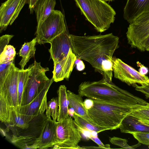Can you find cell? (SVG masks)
Returning <instances> with one entry per match:
<instances>
[{"label":"cell","instance_id":"cell-27","mask_svg":"<svg viewBox=\"0 0 149 149\" xmlns=\"http://www.w3.org/2000/svg\"><path fill=\"white\" fill-rule=\"evenodd\" d=\"M58 99L57 97L53 98L47 102L45 115L48 119H51V116L53 120L56 121L58 115Z\"/></svg>","mask_w":149,"mask_h":149},{"label":"cell","instance_id":"cell-23","mask_svg":"<svg viewBox=\"0 0 149 149\" xmlns=\"http://www.w3.org/2000/svg\"><path fill=\"white\" fill-rule=\"evenodd\" d=\"M31 70L30 67L25 69H20L18 79V106L20 110L22 106L24 93L26 84Z\"/></svg>","mask_w":149,"mask_h":149},{"label":"cell","instance_id":"cell-39","mask_svg":"<svg viewBox=\"0 0 149 149\" xmlns=\"http://www.w3.org/2000/svg\"><path fill=\"white\" fill-rule=\"evenodd\" d=\"M104 1H112L113 0H103Z\"/></svg>","mask_w":149,"mask_h":149},{"label":"cell","instance_id":"cell-40","mask_svg":"<svg viewBox=\"0 0 149 149\" xmlns=\"http://www.w3.org/2000/svg\"><path fill=\"white\" fill-rule=\"evenodd\" d=\"M148 148H149V146H148Z\"/></svg>","mask_w":149,"mask_h":149},{"label":"cell","instance_id":"cell-14","mask_svg":"<svg viewBox=\"0 0 149 149\" xmlns=\"http://www.w3.org/2000/svg\"><path fill=\"white\" fill-rule=\"evenodd\" d=\"M22 0H7L0 7V32L11 25L19 15L22 9Z\"/></svg>","mask_w":149,"mask_h":149},{"label":"cell","instance_id":"cell-2","mask_svg":"<svg viewBox=\"0 0 149 149\" xmlns=\"http://www.w3.org/2000/svg\"><path fill=\"white\" fill-rule=\"evenodd\" d=\"M78 94L82 97L117 104L132 108L139 104L140 98L134 95L103 78L97 81H85L79 86Z\"/></svg>","mask_w":149,"mask_h":149},{"label":"cell","instance_id":"cell-16","mask_svg":"<svg viewBox=\"0 0 149 149\" xmlns=\"http://www.w3.org/2000/svg\"><path fill=\"white\" fill-rule=\"evenodd\" d=\"M149 10V0H127L123 17L129 23L141 14Z\"/></svg>","mask_w":149,"mask_h":149},{"label":"cell","instance_id":"cell-32","mask_svg":"<svg viewBox=\"0 0 149 149\" xmlns=\"http://www.w3.org/2000/svg\"><path fill=\"white\" fill-rule=\"evenodd\" d=\"M13 35L6 34L0 38V54L3 51L6 46L8 45Z\"/></svg>","mask_w":149,"mask_h":149},{"label":"cell","instance_id":"cell-8","mask_svg":"<svg viewBox=\"0 0 149 149\" xmlns=\"http://www.w3.org/2000/svg\"><path fill=\"white\" fill-rule=\"evenodd\" d=\"M67 30L63 13L60 10H54L36 28L37 42L40 45L49 43L55 37Z\"/></svg>","mask_w":149,"mask_h":149},{"label":"cell","instance_id":"cell-31","mask_svg":"<svg viewBox=\"0 0 149 149\" xmlns=\"http://www.w3.org/2000/svg\"><path fill=\"white\" fill-rule=\"evenodd\" d=\"M109 141L112 144L120 147L122 148L134 149V147L130 146L128 144L127 141L125 139L113 136L109 137Z\"/></svg>","mask_w":149,"mask_h":149},{"label":"cell","instance_id":"cell-10","mask_svg":"<svg viewBox=\"0 0 149 149\" xmlns=\"http://www.w3.org/2000/svg\"><path fill=\"white\" fill-rule=\"evenodd\" d=\"M126 34L131 47L139 49L142 42L149 36V10L141 14L130 24Z\"/></svg>","mask_w":149,"mask_h":149},{"label":"cell","instance_id":"cell-20","mask_svg":"<svg viewBox=\"0 0 149 149\" xmlns=\"http://www.w3.org/2000/svg\"><path fill=\"white\" fill-rule=\"evenodd\" d=\"M119 128L121 132H149V126L140 122L136 118L127 114L122 120Z\"/></svg>","mask_w":149,"mask_h":149},{"label":"cell","instance_id":"cell-17","mask_svg":"<svg viewBox=\"0 0 149 149\" xmlns=\"http://www.w3.org/2000/svg\"><path fill=\"white\" fill-rule=\"evenodd\" d=\"M57 122L47 119L41 134L38 140V149H44L52 147L56 139Z\"/></svg>","mask_w":149,"mask_h":149},{"label":"cell","instance_id":"cell-25","mask_svg":"<svg viewBox=\"0 0 149 149\" xmlns=\"http://www.w3.org/2000/svg\"><path fill=\"white\" fill-rule=\"evenodd\" d=\"M136 118L143 124L149 126V103L145 105L139 104L128 114Z\"/></svg>","mask_w":149,"mask_h":149},{"label":"cell","instance_id":"cell-28","mask_svg":"<svg viewBox=\"0 0 149 149\" xmlns=\"http://www.w3.org/2000/svg\"><path fill=\"white\" fill-rule=\"evenodd\" d=\"M16 54L15 49L13 46L7 45L0 54V63H5L14 60Z\"/></svg>","mask_w":149,"mask_h":149},{"label":"cell","instance_id":"cell-19","mask_svg":"<svg viewBox=\"0 0 149 149\" xmlns=\"http://www.w3.org/2000/svg\"><path fill=\"white\" fill-rule=\"evenodd\" d=\"M56 0H39L36 4L35 11L37 23V28L39 27L54 10Z\"/></svg>","mask_w":149,"mask_h":149},{"label":"cell","instance_id":"cell-34","mask_svg":"<svg viewBox=\"0 0 149 149\" xmlns=\"http://www.w3.org/2000/svg\"><path fill=\"white\" fill-rule=\"evenodd\" d=\"M39 0H22L21 3V8L22 9L25 4H28L30 12H33L34 7Z\"/></svg>","mask_w":149,"mask_h":149},{"label":"cell","instance_id":"cell-4","mask_svg":"<svg viewBox=\"0 0 149 149\" xmlns=\"http://www.w3.org/2000/svg\"><path fill=\"white\" fill-rule=\"evenodd\" d=\"M74 0L86 19L98 32H104L114 22L116 12L103 0Z\"/></svg>","mask_w":149,"mask_h":149},{"label":"cell","instance_id":"cell-15","mask_svg":"<svg viewBox=\"0 0 149 149\" xmlns=\"http://www.w3.org/2000/svg\"><path fill=\"white\" fill-rule=\"evenodd\" d=\"M77 58L72 48H70L67 55L64 58L54 63L52 78L54 81L58 82L65 79H69Z\"/></svg>","mask_w":149,"mask_h":149},{"label":"cell","instance_id":"cell-3","mask_svg":"<svg viewBox=\"0 0 149 149\" xmlns=\"http://www.w3.org/2000/svg\"><path fill=\"white\" fill-rule=\"evenodd\" d=\"M91 99V104L87 108L90 117L95 125L107 130L119 128L123 120L133 108Z\"/></svg>","mask_w":149,"mask_h":149},{"label":"cell","instance_id":"cell-26","mask_svg":"<svg viewBox=\"0 0 149 149\" xmlns=\"http://www.w3.org/2000/svg\"><path fill=\"white\" fill-rule=\"evenodd\" d=\"M72 116L75 123L79 128L82 130L90 132H95L97 133L107 130L106 129L90 123L74 111L72 114Z\"/></svg>","mask_w":149,"mask_h":149},{"label":"cell","instance_id":"cell-9","mask_svg":"<svg viewBox=\"0 0 149 149\" xmlns=\"http://www.w3.org/2000/svg\"><path fill=\"white\" fill-rule=\"evenodd\" d=\"M112 69L114 77L129 86L142 85L149 83V78L141 74L134 68L123 62L120 58H112Z\"/></svg>","mask_w":149,"mask_h":149},{"label":"cell","instance_id":"cell-29","mask_svg":"<svg viewBox=\"0 0 149 149\" xmlns=\"http://www.w3.org/2000/svg\"><path fill=\"white\" fill-rule=\"evenodd\" d=\"M129 133L132 134L139 143L149 146V132H130Z\"/></svg>","mask_w":149,"mask_h":149},{"label":"cell","instance_id":"cell-38","mask_svg":"<svg viewBox=\"0 0 149 149\" xmlns=\"http://www.w3.org/2000/svg\"><path fill=\"white\" fill-rule=\"evenodd\" d=\"M137 65L140 67L139 70V72L142 75H145L148 72V68L142 65L139 61L137 62Z\"/></svg>","mask_w":149,"mask_h":149},{"label":"cell","instance_id":"cell-21","mask_svg":"<svg viewBox=\"0 0 149 149\" xmlns=\"http://www.w3.org/2000/svg\"><path fill=\"white\" fill-rule=\"evenodd\" d=\"M58 109L57 120L60 121L70 116L67 96V88L65 85H61L57 91Z\"/></svg>","mask_w":149,"mask_h":149},{"label":"cell","instance_id":"cell-5","mask_svg":"<svg viewBox=\"0 0 149 149\" xmlns=\"http://www.w3.org/2000/svg\"><path fill=\"white\" fill-rule=\"evenodd\" d=\"M19 69L12 63L5 79L0 84V120L5 124L11 122L12 110L19 112L17 92Z\"/></svg>","mask_w":149,"mask_h":149},{"label":"cell","instance_id":"cell-33","mask_svg":"<svg viewBox=\"0 0 149 149\" xmlns=\"http://www.w3.org/2000/svg\"><path fill=\"white\" fill-rule=\"evenodd\" d=\"M135 90L144 94L146 98H149V83L136 86Z\"/></svg>","mask_w":149,"mask_h":149},{"label":"cell","instance_id":"cell-24","mask_svg":"<svg viewBox=\"0 0 149 149\" xmlns=\"http://www.w3.org/2000/svg\"><path fill=\"white\" fill-rule=\"evenodd\" d=\"M10 140L14 145L21 149H38L37 139L13 134Z\"/></svg>","mask_w":149,"mask_h":149},{"label":"cell","instance_id":"cell-1","mask_svg":"<svg viewBox=\"0 0 149 149\" xmlns=\"http://www.w3.org/2000/svg\"><path fill=\"white\" fill-rule=\"evenodd\" d=\"M70 36L72 51L77 58L89 63L103 78L112 81L113 56L119 47V38L112 33Z\"/></svg>","mask_w":149,"mask_h":149},{"label":"cell","instance_id":"cell-11","mask_svg":"<svg viewBox=\"0 0 149 149\" xmlns=\"http://www.w3.org/2000/svg\"><path fill=\"white\" fill-rule=\"evenodd\" d=\"M54 81L47 84L30 103L20 107L19 113L26 121H29L35 116L44 113L47 107V93Z\"/></svg>","mask_w":149,"mask_h":149},{"label":"cell","instance_id":"cell-12","mask_svg":"<svg viewBox=\"0 0 149 149\" xmlns=\"http://www.w3.org/2000/svg\"><path fill=\"white\" fill-rule=\"evenodd\" d=\"M49 43L51 47L49 51L50 58L52 59L54 63L64 58L70 49L72 48L70 34L67 30L55 37Z\"/></svg>","mask_w":149,"mask_h":149},{"label":"cell","instance_id":"cell-18","mask_svg":"<svg viewBox=\"0 0 149 149\" xmlns=\"http://www.w3.org/2000/svg\"><path fill=\"white\" fill-rule=\"evenodd\" d=\"M67 96L68 107L73 108L77 114L90 123L95 125L89 115L82 97L69 90L67 91Z\"/></svg>","mask_w":149,"mask_h":149},{"label":"cell","instance_id":"cell-6","mask_svg":"<svg viewBox=\"0 0 149 149\" xmlns=\"http://www.w3.org/2000/svg\"><path fill=\"white\" fill-rule=\"evenodd\" d=\"M56 139L54 149H84L78 145L81 139L79 128L70 116L57 121Z\"/></svg>","mask_w":149,"mask_h":149},{"label":"cell","instance_id":"cell-36","mask_svg":"<svg viewBox=\"0 0 149 149\" xmlns=\"http://www.w3.org/2000/svg\"><path fill=\"white\" fill-rule=\"evenodd\" d=\"M139 50L142 52H149V36L142 42Z\"/></svg>","mask_w":149,"mask_h":149},{"label":"cell","instance_id":"cell-30","mask_svg":"<svg viewBox=\"0 0 149 149\" xmlns=\"http://www.w3.org/2000/svg\"><path fill=\"white\" fill-rule=\"evenodd\" d=\"M14 60L10 62L0 63V84H2L5 79L10 70L11 64Z\"/></svg>","mask_w":149,"mask_h":149},{"label":"cell","instance_id":"cell-35","mask_svg":"<svg viewBox=\"0 0 149 149\" xmlns=\"http://www.w3.org/2000/svg\"><path fill=\"white\" fill-rule=\"evenodd\" d=\"M88 138L97 143L98 145L100 148L108 149L111 148L110 145L104 144L97 136H91L89 137Z\"/></svg>","mask_w":149,"mask_h":149},{"label":"cell","instance_id":"cell-13","mask_svg":"<svg viewBox=\"0 0 149 149\" xmlns=\"http://www.w3.org/2000/svg\"><path fill=\"white\" fill-rule=\"evenodd\" d=\"M48 118L43 113L34 116L29 122L28 127L24 129L7 127L13 134L38 140L40 136Z\"/></svg>","mask_w":149,"mask_h":149},{"label":"cell","instance_id":"cell-22","mask_svg":"<svg viewBox=\"0 0 149 149\" xmlns=\"http://www.w3.org/2000/svg\"><path fill=\"white\" fill-rule=\"evenodd\" d=\"M36 42V38L35 37L31 41L25 42L22 45L19 52V56L22 58L18 64L21 67V69H24L30 59L34 57L36 51L35 45Z\"/></svg>","mask_w":149,"mask_h":149},{"label":"cell","instance_id":"cell-7","mask_svg":"<svg viewBox=\"0 0 149 149\" xmlns=\"http://www.w3.org/2000/svg\"><path fill=\"white\" fill-rule=\"evenodd\" d=\"M29 66L31 70L25 88L22 106L30 103L47 84L53 80L52 78L49 79L45 74L49 70V68L42 67L40 62L35 61Z\"/></svg>","mask_w":149,"mask_h":149},{"label":"cell","instance_id":"cell-37","mask_svg":"<svg viewBox=\"0 0 149 149\" xmlns=\"http://www.w3.org/2000/svg\"><path fill=\"white\" fill-rule=\"evenodd\" d=\"M74 64L76 65V68L79 71H82L85 68V65L81 59L77 58L74 63Z\"/></svg>","mask_w":149,"mask_h":149}]
</instances>
